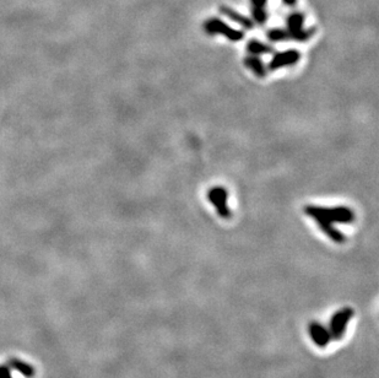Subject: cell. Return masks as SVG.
Listing matches in <instances>:
<instances>
[{"label":"cell","mask_w":379,"mask_h":378,"mask_svg":"<svg viewBox=\"0 0 379 378\" xmlns=\"http://www.w3.org/2000/svg\"><path fill=\"white\" fill-rule=\"evenodd\" d=\"M247 51H248L252 55H260L272 53V52H274V48L265 45V43L259 42V41L257 40H252L249 41L248 45H247Z\"/></svg>","instance_id":"11"},{"label":"cell","mask_w":379,"mask_h":378,"mask_svg":"<svg viewBox=\"0 0 379 378\" xmlns=\"http://www.w3.org/2000/svg\"><path fill=\"white\" fill-rule=\"evenodd\" d=\"M228 193L223 187H214L208 192V199L214 207L216 208V212L222 219H230L232 213L228 209L227 205Z\"/></svg>","instance_id":"4"},{"label":"cell","mask_w":379,"mask_h":378,"mask_svg":"<svg viewBox=\"0 0 379 378\" xmlns=\"http://www.w3.org/2000/svg\"><path fill=\"white\" fill-rule=\"evenodd\" d=\"M304 16L301 13H293L287 17V32L290 35V40H295L297 42H305L313 36L316 28H303Z\"/></svg>","instance_id":"2"},{"label":"cell","mask_w":379,"mask_h":378,"mask_svg":"<svg viewBox=\"0 0 379 378\" xmlns=\"http://www.w3.org/2000/svg\"><path fill=\"white\" fill-rule=\"evenodd\" d=\"M284 3L286 5H289V7H293V5H296L297 0H284Z\"/></svg>","instance_id":"16"},{"label":"cell","mask_w":379,"mask_h":378,"mask_svg":"<svg viewBox=\"0 0 379 378\" xmlns=\"http://www.w3.org/2000/svg\"><path fill=\"white\" fill-rule=\"evenodd\" d=\"M220 11H221V14H223L226 17H228V19L232 20V21H234L236 23H238V25L243 26L245 28H253V26H254V22L252 21L249 17H247L245 15H242V14L237 13L236 10H233V9L226 7V5H222V7H220Z\"/></svg>","instance_id":"8"},{"label":"cell","mask_w":379,"mask_h":378,"mask_svg":"<svg viewBox=\"0 0 379 378\" xmlns=\"http://www.w3.org/2000/svg\"><path fill=\"white\" fill-rule=\"evenodd\" d=\"M0 378H13L11 372L7 366H0Z\"/></svg>","instance_id":"14"},{"label":"cell","mask_w":379,"mask_h":378,"mask_svg":"<svg viewBox=\"0 0 379 378\" xmlns=\"http://www.w3.org/2000/svg\"><path fill=\"white\" fill-rule=\"evenodd\" d=\"M268 38L271 42H284V41L290 40V35L287 30L283 28H272L268 32Z\"/></svg>","instance_id":"12"},{"label":"cell","mask_w":379,"mask_h":378,"mask_svg":"<svg viewBox=\"0 0 379 378\" xmlns=\"http://www.w3.org/2000/svg\"><path fill=\"white\" fill-rule=\"evenodd\" d=\"M304 213L318 224L323 231L331 241L336 243H343L346 237L341 231L336 230L334 224H351L355 221V213L346 207L323 208L317 205H305Z\"/></svg>","instance_id":"1"},{"label":"cell","mask_w":379,"mask_h":378,"mask_svg":"<svg viewBox=\"0 0 379 378\" xmlns=\"http://www.w3.org/2000/svg\"><path fill=\"white\" fill-rule=\"evenodd\" d=\"M308 332H309V335L313 339V341L320 348H324L331 340V335L327 328L323 327L322 324L316 323V322L309 324Z\"/></svg>","instance_id":"7"},{"label":"cell","mask_w":379,"mask_h":378,"mask_svg":"<svg viewBox=\"0 0 379 378\" xmlns=\"http://www.w3.org/2000/svg\"><path fill=\"white\" fill-rule=\"evenodd\" d=\"M266 17H268V15H266L264 9H253V19H254L255 22L264 23L266 21Z\"/></svg>","instance_id":"13"},{"label":"cell","mask_w":379,"mask_h":378,"mask_svg":"<svg viewBox=\"0 0 379 378\" xmlns=\"http://www.w3.org/2000/svg\"><path fill=\"white\" fill-rule=\"evenodd\" d=\"M9 365H10L14 370L20 372V373L26 378H32L35 376V373H36V371H35V368L32 367L30 363L21 361V360L19 359H11Z\"/></svg>","instance_id":"10"},{"label":"cell","mask_w":379,"mask_h":378,"mask_svg":"<svg viewBox=\"0 0 379 378\" xmlns=\"http://www.w3.org/2000/svg\"><path fill=\"white\" fill-rule=\"evenodd\" d=\"M253 4V9H264L268 0H251Z\"/></svg>","instance_id":"15"},{"label":"cell","mask_w":379,"mask_h":378,"mask_svg":"<svg viewBox=\"0 0 379 378\" xmlns=\"http://www.w3.org/2000/svg\"><path fill=\"white\" fill-rule=\"evenodd\" d=\"M352 315H354V311L351 308H343L339 312H336L333 316L330 322V328H329V333H330L331 338L334 339H340L343 335L346 330V325H348L349 321L351 319Z\"/></svg>","instance_id":"5"},{"label":"cell","mask_w":379,"mask_h":378,"mask_svg":"<svg viewBox=\"0 0 379 378\" xmlns=\"http://www.w3.org/2000/svg\"><path fill=\"white\" fill-rule=\"evenodd\" d=\"M204 28L209 35H222L232 42H238L245 37V33L242 31L234 30L220 19H209L204 23Z\"/></svg>","instance_id":"3"},{"label":"cell","mask_w":379,"mask_h":378,"mask_svg":"<svg viewBox=\"0 0 379 378\" xmlns=\"http://www.w3.org/2000/svg\"><path fill=\"white\" fill-rule=\"evenodd\" d=\"M245 65L258 78H264L266 75V69L264 66L263 61H261L258 55H249L245 59Z\"/></svg>","instance_id":"9"},{"label":"cell","mask_w":379,"mask_h":378,"mask_svg":"<svg viewBox=\"0 0 379 378\" xmlns=\"http://www.w3.org/2000/svg\"><path fill=\"white\" fill-rule=\"evenodd\" d=\"M299 58H301V54L296 49H289L286 52H280V53H276L272 57V59L269 64V69L278 70L280 68H284V66L295 65L299 60Z\"/></svg>","instance_id":"6"}]
</instances>
